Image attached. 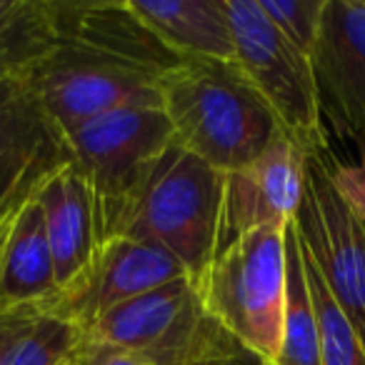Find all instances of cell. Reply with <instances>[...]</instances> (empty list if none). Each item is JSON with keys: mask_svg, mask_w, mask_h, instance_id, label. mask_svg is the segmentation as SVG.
Wrapping results in <instances>:
<instances>
[{"mask_svg": "<svg viewBox=\"0 0 365 365\" xmlns=\"http://www.w3.org/2000/svg\"><path fill=\"white\" fill-rule=\"evenodd\" d=\"M223 173L173 143L135 188L98 215L103 238L165 250L200 283L220 248Z\"/></svg>", "mask_w": 365, "mask_h": 365, "instance_id": "obj_1", "label": "cell"}, {"mask_svg": "<svg viewBox=\"0 0 365 365\" xmlns=\"http://www.w3.org/2000/svg\"><path fill=\"white\" fill-rule=\"evenodd\" d=\"M285 255H288V293H285L283 343H280L275 365H323L320 363L315 310L313 300H310L308 280L303 273L295 225H290L285 233Z\"/></svg>", "mask_w": 365, "mask_h": 365, "instance_id": "obj_18", "label": "cell"}, {"mask_svg": "<svg viewBox=\"0 0 365 365\" xmlns=\"http://www.w3.org/2000/svg\"><path fill=\"white\" fill-rule=\"evenodd\" d=\"M66 160L61 135L28 76L0 78V165H56Z\"/></svg>", "mask_w": 365, "mask_h": 365, "instance_id": "obj_16", "label": "cell"}, {"mask_svg": "<svg viewBox=\"0 0 365 365\" xmlns=\"http://www.w3.org/2000/svg\"><path fill=\"white\" fill-rule=\"evenodd\" d=\"M363 150H360L358 165H325L328 178L333 182L335 193L340 195L348 210L365 223V138H360Z\"/></svg>", "mask_w": 365, "mask_h": 365, "instance_id": "obj_22", "label": "cell"}, {"mask_svg": "<svg viewBox=\"0 0 365 365\" xmlns=\"http://www.w3.org/2000/svg\"><path fill=\"white\" fill-rule=\"evenodd\" d=\"M310 66L323 120L340 138H365V0H325Z\"/></svg>", "mask_w": 365, "mask_h": 365, "instance_id": "obj_10", "label": "cell"}, {"mask_svg": "<svg viewBox=\"0 0 365 365\" xmlns=\"http://www.w3.org/2000/svg\"><path fill=\"white\" fill-rule=\"evenodd\" d=\"M305 173L308 155L288 135H280L250 165L225 173L220 248L250 230L288 228L303 203Z\"/></svg>", "mask_w": 365, "mask_h": 365, "instance_id": "obj_11", "label": "cell"}, {"mask_svg": "<svg viewBox=\"0 0 365 365\" xmlns=\"http://www.w3.org/2000/svg\"><path fill=\"white\" fill-rule=\"evenodd\" d=\"M280 36L310 58L318 38L325 0H258Z\"/></svg>", "mask_w": 365, "mask_h": 365, "instance_id": "obj_21", "label": "cell"}, {"mask_svg": "<svg viewBox=\"0 0 365 365\" xmlns=\"http://www.w3.org/2000/svg\"><path fill=\"white\" fill-rule=\"evenodd\" d=\"M81 340L143 365H225L243 353L205 310L198 285L175 278L98 318Z\"/></svg>", "mask_w": 365, "mask_h": 365, "instance_id": "obj_3", "label": "cell"}, {"mask_svg": "<svg viewBox=\"0 0 365 365\" xmlns=\"http://www.w3.org/2000/svg\"><path fill=\"white\" fill-rule=\"evenodd\" d=\"M61 145L93 188L101 215L148 175L173 145V130L160 106H135L68 128Z\"/></svg>", "mask_w": 365, "mask_h": 365, "instance_id": "obj_7", "label": "cell"}, {"mask_svg": "<svg viewBox=\"0 0 365 365\" xmlns=\"http://www.w3.org/2000/svg\"><path fill=\"white\" fill-rule=\"evenodd\" d=\"M235 41V68L263 98L280 130L308 158L325 148L323 113L313 66L280 36L258 0H225Z\"/></svg>", "mask_w": 365, "mask_h": 365, "instance_id": "obj_5", "label": "cell"}, {"mask_svg": "<svg viewBox=\"0 0 365 365\" xmlns=\"http://www.w3.org/2000/svg\"><path fill=\"white\" fill-rule=\"evenodd\" d=\"M128 8L182 61L235 63V41L225 0H128Z\"/></svg>", "mask_w": 365, "mask_h": 365, "instance_id": "obj_15", "label": "cell"}, {"mask_svg": "<svg viewBox=\"0 0 365 365\" xmlns=\"http://www.w3.org/2000/svg\"><path fill=\"white\" fill-rule=\"evenodd\" d=\"M66 365H76V363H73V360H71V363H66Z\"/></svg>", "mask_w": 365, "mask_h": 365, "instance_id": "obj_26", "label": "cell"}, {"mask_svg": "<svg viewBox=\"0 0 365 365\" xmlns=\"http://www.w3.org/2000/svg\"><path fill=\"white\" fill-rule=\"evenodd\" d=\"M225 365H268V363H263L260 358H255V355H250L248 350H243V353L238 355V358H233V360H228Z\"/></svg>", "mask_w": 365, "mask_h": 365, "instance_id": "obj_25", "label": "cell"}, {"mask_svg": "<svg viewBox=\"0 0 365 365\" xmlns=\"http://www.w3.org/2000/svg\"><path fill=\"white\" fill-rule=\"evenodd\" d=\"M295 230L365 350V223L335 193L320 155L308 158Z\"/></svg>", "mask_w": 365, "mask_h": 365, "instance_id": "obj_8", "label": "cell"}, {"mask_svg": "<svg viewBox=\"0 0 365 365\" xmlns=\"http://www.w3.org/2000/svg\"><path fill=\"white\" fill-rule=\"evenodd\" d=\"M288 228L250 230L223 245L195 283L210 318L240 348L268 365H275L283 343Z\"/></svg>", "mask_w": 365, "mask_h": 365, "instance_id": "obj_4", "label": "cell"}, {"mask_svg": "<svg viewBox=\"0 0 365 365\" xmlns=\"http://www.w3.org/2000/svg\"><path fill=\"white\" fill-rule=\"evenodd\" d=\"M33 195L43 208L58 290H61L91 263L101 243L96 195L83 173L68 158L53 165L36 182Z\"/></svg>", "mask_w": 365, "mask_h": 365, "instance_id": "obj_14", "label": "cell"}, {"mask_svg": "<svg viewBox=\"0 0 365 365\" xmlns=\"http://www.w3.org/2000/svg\"><path fill=\"white\" fill-rule=\"evenodd\" d=\"M158 91L173 143L223 175L250 165L285 135L235 63L185 61L158 78Z\"/></svg>", "mask_w": 365, "mask_h": 365, "instance_id": "obj_2", "label": "cell"}, {"mask_svg": "<svg viewBox=\"0 0 365 365\" xmlns=\"http://www.w3.org/2000/svg\"><path fill=\"white\" fill-rule=\"evenodd\" d=\"M53 46V3L0 0V78L28 76Z\"/></svg>", "mask_w": 365, "mask_h": 365, "instance_id": "obj_17", "label": "cell"}, {"mask_svg": "<svg viewBox=\"0 0 365 365\" xmlns=\"http://www.w3.org/2000/svg\"><path fill=\"white\" fill-rule=\"evenodd\" d=\"M81 330L56 315L41 313L13 345L6 365H66L76 358Z\"/></svg>", "mask_w": 365, "mask_h": 365, "instance_id": "obj_20", "label": "cell"}, {"mask_svg": "<svg viewBox=\"0 0 365 365\" xmlns=\"http://www.w3.org/2000/svg\"><path fill=\"white\" fill-rule=\"evenodd\" d=\"M53 16H56L58 41L106 53L155 78L185 63L140 18L133 16L128 0L123 3H53Z\"/></svg>", "mask_w": 365, "mask_h": 365, "instance_id": "obj_13", "label": "cell"}, {"mask_svg": "<svg viewBox=\"0 0 365 365\" xmlns=\"http://www.w3.org/2000/svg\"><path fill=\"white\" fill-rule=\"evenodd\" d=\"M36 182L0 203V315L46 313L58 295Z\"/></svg>", "mask_w": 365, "mask_h": 365, "instance_id": "obj_12", "label": "cell"}, {"mask_svg": "<svg viewBox=\"0 0 365 365\" xmlns=\"http://www.w3.org/2000/svg\"><path fill=\"white\" fill-rule=\"evenodd\" d=\"M73 363L76 365H143L140 360L130 358V355H123L106 348H93V345H86L83 340L78 345V353L73 358Z\"/></svg>", "mask_w": 365, "mask_h": 365, "instance_id": "obj_24", "label": "cell"}, {"mask_svg": "<svg viewBox=\"0 0 365 365\" xmlns=\"http://www.w3.org/2000/svg\"><path fill=\"white\" fill-rule=\"evenodd\" d=\"M28 81L58 135L103 113L160 106L155 76L106 53L58 41V36Z\"/></svg>", "mask_w": 365, "mask_h": 365, "instance_id": "obj_6", "label": "cell"}, {"mask_svg": "<svg viewBox=\"0 0 365 365\" xmlns=\"http://www.w3.org/2000/svg\"><path fill=\"white\" fill-rule=\"evenodd\" d=\"M295 225V223H293ZM298 233V230H295ZM300 243V260H303V273L308 280L310 300L315 310V325H318V345H320V363L323 365H365V350L353 330L350 320L343 315L338 303L333 300L325 283L323 273L315 265L313 255Z\"/></svg>", "mask_w": 365, "mask_h": 365, "instance_id": "obj_19", "label": "cell"}, {"mask_svg": "<svg viewBox=\"0 0 365 365\" xmlns=\"http://www.w3.org/2000/svg\"><path fill=\"white\" fill-rule=\"evenodd\" d=\"M175 278L188 273L165 250L130 238H103L91 263L58 290L46 313L83 333L113 308Z\"/></svg>", "mask_w": 365, "mask_h": 365, "instance_id": "obj_9", "label": "cell"}, {"mask_svg": "<svg viewBox=\"0 0 365 365\" xmlns=\"http://www.w3.org/2000/svg\"><path fill=\"white\" fill-rule=\"evenodd\" d=\"M41 313H26V315H0V365H6L8 355H11L13 345L23 338L33 320Z\"/></svg>", "mask_w": 365, "mask_h": 365, "instance_id": "obj_23", "label": "cell"}]
</instances>
